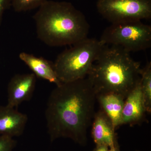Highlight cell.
Here are the masks:
<instances>
[{
    "label": "cell",
    "instance_id": "1",
    "mask_svg": "<svg viewBox=\"0 0 151 151\" xmlns=\"http://www.w3.org/2000/svg\"><path fill=\"white\" fill-rule=\"evenodd\" d=\"M96 95L87 77L57 85L49 95L45 111L50 142L68 138L86 145L87 130L95 113Z\"/></svg>",
    "mask_w": 151,
    "mask_h": 151
},
{
    "label": "cell",
    "instance_id": "2",
    "mask_svg": "<svg viewBox=\"0 0 151 151\" xmlns=\"http://www.w3.org/2000/svg\"><path fill=\"white\" fill-rule=\"evenodd\" d=\"M33 16L38 38L50 47L72 45L87 38L89 25L71 3L48 1Z\"/></svg>",
    "mask_w": 151,
    "mask_h": 151
},
{
    "label": "cell",
    "instance_id": "3",
    "mask_svg": "<svg viewBox=\"0 0 151 151\" xmlns=\"http://www.w3.org/2000/svg\"><path fill=\"white\" fill-rule=\"evenodd\" d=\"M105 45L87 77L96 94L116 93L127 98L139 83L142 68L129 52Z\"/></svg>",
    "mask_w": 151,
    "mask_h": 151
},
{
    "label": "cell",
    "instance_id": "4",
    "mask_svg": "<svg viewBox=\"0 0 151 151\" xmlns=\"http://www.w3.org/2000/svg\"><path fill=\"white\" fill-rule=\"evenodd\" d=\"M105 45L87 37L63 51L53 63L59 81L65 83L87 77Z\"/></svg>",
    "mask_w": 151,
    "mask_h": 151
},
{
    "label": "cell",
    "instance_id": "5",
    "mask_svg": "<svg viewBox=\"0 0 151 151\" xmlns=\"http://www.w3.org/2000/svg\"><path fill=\"white\" fill-rule=\"evenodd\" d=\"M100 40L104 45L120 47L129 53L145 50L151 46V27L141 21L111 24Z\"/></svg>",
    "mask_w": 151,
    "mask_h": 151
},
{
    "label": "cell",
    "instance_id": "6",
    "mask_svg": "<svg viewBox=\"0 0 151 151\" xmlns=\"http://www.w3.org/2000/svg\"><path fill=\"white\" fill-rule=\"evenodd\" d=\"M99 14L111 24L151 18V0H97Z\"/></svg>",
    "mask_w": 151,
    "mask_h": 151
},
{
    "label": "cell",
    "instance_id": "7",
    "mask_svg": "<svg viewBox=\"0 0 151 151\" xmlns=\"http://www.w3.org/2000/svg\"><path fill=\"white\" fill-rule=\"evenodd\" d=\"M36 76L33 73L14 75L8 85L7 105L17 108L31 99L35 90Z\"/></svg>",
    "mask_w": 151,
    "mask_h": 151
},
{
    "label": "cell",
    "instance_id": "8",
    "mask_svg": "<svg viewBox=\"0 0 151 151\" xmlns=\"http://www.w3.org/2000/svg\"><path fill=\"white\" fill-rule=\"evenodd\" d=\"M28 121L27 115L7 105L0 107V135L10 137L21 136Z\"/></svg>",
    "mask_w": 151,
    "mask_h": 151
},
{
    "label": "cell",
    "instance_id": "9",
    "mask_svg": "<svg viewBox=\"0 0 151 151\" xmlns=\"http://www.w3.org/2000/svg\"><path fill=\"white\" fill-rule=\"evenodd\" d=\"M92 125V137L96 145H105L109 148L119 145L116 129L101 109L95 113Z\"/></svg>",
    "mask_w": 151,
    "mask_h": 151
},
{
    "label": "cell",
    "instance_id": "10",
    "mask_svg": "<svg viewBox=\"0 0 151 151\" xmlns=\"http://www.w3.org/2000/svg\"><path fill=\"white\" fill-rule=\"evenodd\" d=\"M146 113L139 83L125 99L122 112V125L129 124L133 126L139 124L144 121Z\"/></svg>",
    "mask_w": 151,
    "mask_h": 151
},
{
    "label": "cell",
    "instance_id": "11",
    "mask_svg": "<svg viewBox=\"0 0 151 151\" xmlns=\"http://www.w3.org/2000/svg\"><path fill=\"white\" fill-rule=\"evenodd\" d=\"M19 58L32 70L36 77L54 83L56 86L61 84L55 73L53 63L49 60L25 52H21Z\"/></svg>",
    "mask_w": 151,
    "mask_h": 151
},
{
    "label": "cell",
    "instance_id": "12",
    "mask_svg": "<svg viewBox=\"0 0 151 151\" xmlns=\"http://www.w3.org/2000/svg\"><path fill=\"white\" fill-rule=\"evenodd\" d=\"M96 98L100 109L110 119L115 128L121 126L125 98L120 94L112 92L97 94Z\"/></svg>",
    "mask_w": 151,
    "mask_h": 151
},
{
    "label": "cell",
    "instance_id": "13",
    "mask_svg": "<svg viewBox=\"0 0 151 151\" xmlns=\"http://www.w3.org/2000/svg\"><path fill=\"white\" fill-rule=\"evenodd\" d=\"M147 113L151 112V63L142 68L139 82Z\"/></svg>",
    "mask_w": 151,
    "mask_h": 151
},
{
    "label": "cell",
    "instance_id": "14",
    "mask_svg": "<svg viewBox=\"0 0 151 151\" xmlns=\"http://www.w3.org/2000/svg\"><path fill=\"white\" fill-rule=\"evenodd\" d=\"M47 0H12V6L17 12H27L39 7Z\"/></svg>",
    "mask_w": 151,
    "mask_h": 151
},
{
    "label": "cell",
    "instance_id": "15",
    "mask_svg": "<svg viewBox=\"0 0 151 151\" xmlns=\"http://www.w3.org/2000/svg\"><path fill=\"white\" fill-rule=\"evenodd\" d=\"M16 145L13 138L0 135V151H13Z\"/></svg>",
    "mask_w": 151,
    "mask_h": 151
},
{
    "label": "cell",
    "instance_id": "16",
    "mask_svg": "<svg viewBox=\"0 0 151 151\" xmlns=\"http://www.w3.org/2000/svg\"><path fill=\"white\" fill-rule=\"evenodd\" d=\"M12 0H0V28L5 12L12 6Z\"/></svg>",
    "mask_w": 151,
    "mask_h": 151
},
{
    "label": "cell",
    "instance_id": "17",
    "mask_svg": "<svg viewBox=\"0 0 151 151\" xmlns=\"http://www.w3.org/2000/svg\"><path fill=\"white\" fill-rule=\"evenodd\" d=\"M93 151H110V148L105 145H96Z\"/></svg>",
    "mask_w": 151,
    "mask_h": 151
},
{
    "label": "cell",
    "instance_id": "18",
    "mask_svg": "<svg viewBox=\"0 0 151 151\" xmlns=\"http://www.w3.org/2000/svg\"><path fill=\"white\" fill-rule=\"evenodd\" d=\"M110 151H120L119 150V145L110 148Z\"/></svg>",
    "mask_w": 151,
    "mask_h": 151
},
{
    "label": "cell",
    "instance_id": "19",
    "mask_svg": "<svg viewBox=\"0 0 151 151\" xmlns=\"http://www.w3.org/2000/svg\"></svg>",
    "mask_w": 151,
    "mask_h": 151
}]
</instances>
